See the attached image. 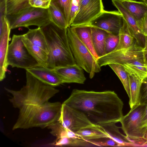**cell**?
Returning a JSON list of instances; mask_svg holds the SVG:
<instances>
[{
    "mask_svg": "<svg viewBox=\"0 0 147 147\" xmlns=\"http://www.w3.org/2000/svg\"><path fill=\"white\" fill-rule=\"evenodd\" d=\"M25 85L20 90L8 89L13 106L19 110L12 130L33 127L44 128L58 121L62 104L49 100L59 92L54 87L40 81L30 74L26 76Z\"/></svg>",
    "mask_w": 147,
    "mask_h": 147,
    "instance_id": "cell-1",
    "label": "cell"
},
{
    "mask_svg": "<svg viewBox=\"0 0 147 147\" xmlns=\"http://www.w3.org/2000/svg\"><path fill=\"white\" fill-rule=\"evenodd\" d=\"M84 113L93 123L102 126L119 122L123 102L114 91L73 89L63 103Z\"/></svg>",
    "mask_w": 147,
    "mask_h": 147,
    "instance_id": "cell-2",
    "label": "cell"
},
{
    "mask_svg": "<svg viewBox=\"0 0 147 147\" xmlns=\"http://www.w3.org/2000/svg\"><path fill=\"white\" fill-rule=\"evenodd\" d=\"M41 28L49 49L47 67L53 69L76 64L69 47L67 28L59 27L51 22Z\"/></svg>",
    "mask_w": 147,
    "mask_h": 147,
    "instance_id": "cell-3",
    "label": "cell"
},
{
    "mask_svg": "<svg viewBox=\"0 0 147 147\" xmlns=\"http://www.w3.org/2000/svg\"><path fill=\"white\" fill-rule=\"evenodd\" d=\"M144 48L136 41L130 47L112 51L99 57L97 62L101 67L110 64L123 66L129 74H134L143 80L147 77V62Z\"/></svg>",
    "mask_w": 147,
    "mask_h": 147,
    "instance_id": "cell-4",
    "label": "cell"
},
{
    "mask_svg": "<svg viewBox=\"0 0 147 147\" xmlns=\"http://www.w3.org/2000/svg\"><path fill=\"white\" fill-rule=\"evenodd\" d=\"M67 34L70 49L76 63L89 74L90 78H92L95 73L101 70L97 59L71 27L67 28Z\"/></svg>",
    "mask_w": 147,
    "mask_h": 147,
    "instance_id": "cell-5",
    "label": "cell"
},
{
    "mask_svg": "<svg viewBox=\"0 0 147 147\" xmlns=\"http://www.w3.org/2000/svg\"><path fill=\"white\" fill-rule=\"evenodd\" d=\"M146 105L140 104L135 105L119 122L121 125L120 128L135 145L144 146L145 142L144 136L146 127H142L141 119Z\"/></svg>",
    "mask_w": 147,
    "mask_h": 147,
    "instance_id": "cell-6",
    "label": "cell"
},
{
    "mask_svg": "<svg viewBox=\"0 0 147 147\" xmlns=\"http://www.w3.org/2000/svg\"><path fill=\"white\" fill-rule=\"evenodd\" d=\"M22 34H13L12 36L8 47L7 55L8 66L26 70L40 66L29 53L22 40Z\"/></svg>",
    "mask_w": 147,
    "mask_h": 147,
    "instance_id": "cell-7",
    "label": "cell"
},
{
    "mask_svg": "<svg viewBox=\"0 0 147 147\" xmlns=\"http://www.w3.org/2000/svg\"><path fill=\"white\" fill-rule=\"evenodd\" d=\"M6 17L11 30L20 27L29 29L31 26L41 28L51 22L48 9L32 6L21 13Z\"/></svg>",
    "mask_w": 147,
    "mask_h": 147,
    "instance_id": "cell-8",
    "label": "cell"
},
{
    "mask_svg": "<svg viewBox=\"0 0 147 147\" xmlns=\"http://www.w3.org/2000/svg\"><path fill=\"white\" fill-rule=\"evenodd\" d=\"M58 121L64 128L75 133L83 129L101 126L93 123L82 112L63 103Z\"/></svg>",
    "mask_w": 147,
    "mask_h": 147,
    "instance_id": "cell-9",
    "label": "cell"
},
{
    "mask_svg": "<svg viewBox=\"0 0 147 147\" xmlns=\"http://www.w3.org/2000/svg\"><path fill=\"white\" fill-rule=\"evenodd\" d=\"M123 21L122 14L118 10L109 11L104 10L95 19L84 25L100 28L110 33L119 35Z\"/></svg>",
    "mask_w": 147,
    "mask_h": 147,
    "instance_id": "cell-10",
    "label": "cell"
},
{
    "mask_svg": "<svg viewBox=\"0 0 147 147\" xmlns=\"http://www.w3.org/2000/svg\"><path fill=\"white\" fill-rule=\"evenodd\" d=\"M104 10L102 0H81L78 11L70 27L86 25Z\"/></svg>",
    "mask_w": 147,
    "mask_h": 147,
    "instance_id": "cell-11",
    "label": "cell"
},
{
    "mask_svg": "<svg viewBox=\"0 0 147 147\" xmlns=\"http://www.w3.org/2000/svg\"><path fill=\"white\" fill-rule=\"evenodd\" d=\"M11 29L6 17L0 22V81L5 77L8 65L7 55Z\"/></svg>",
    "mask_w": 147,
    "mask_h": 147,
    "instance_id": "cell-12",
    "label": "cell"
},
{
    "mask_svg": "<svg viewBox=\"0 0 147 147\" xmlns=\"http://www.w3.org/2000/svg\"><path fill=\"white\" fill-rule=\"evenodd\" d=\"M112 2L122 14L128 29L137 42L144 48L146 37L142 33L135 20L122 5L120 0H112Z\"/></svg>",
    "mask_w": 147,
    "mask_h": 147,
    "instance_id": "cell-13",
    "label": "cell"
},
{
    "mask_svg": "<svg viewBox=\"0 0 147 147\" xmlns=\"http://www.w3.org/2000/svg\"><path fill=\"white\" fill-rule=\"evenodd\" d=\"M52 69L61 77L63 83L84 84L86 80L83 69L77 64Z\"/></svg>",
    "mask_w": 147,
    "mask_h": 147,
    "instance_id": "cell-14",
    "label": "cell"
},
{
    "mask_svg": "<svg viewBox=\"0 0 147 147\" xmlns=\"http://www.w3.org/2000/svg\"><path fill=\"white\" fill-rule=\"evenodd\" d=\"M26 70L40 81L49 85L55 87L63 84L61 77L52 69L39 66Z\"/></svg>",
    "mask_w": 147,
    "mask_h": 147,
    "instance_id": "cell-15",
    "label": "cell"
},
{
    "mask_svg": "<svg viewBox=\"0 0 147 147\" xmlns=\"http://www.w3.org/2000/svg\"><path fill=\"white\" fill-rule=\"evenodd\" d=\"M120 0L122 5L130 13L137 24L147 13V5L144 1Z\"/></svg>",
    "mask_w": 147,
    "mask_h": 147,
    "instance_id": "cell-16",
    "label": "cell"
},
{
    "mask_svg": "<svg viewBox=\"0 0 147 147\" xmlns=\"http://www.w3.org/2000/svg\"><path fill=\"white\" fill-rule=\"evenodd\" d=\"M71 28L74 29L80 40L97 60L98 57L95 52L93 46L91 27L87 25H83Z\"/></svg>",
    "mask_w": 147,
    "mask_h": 147,
    "instance_id": "cell-17",
    "label": "cell"
},
{
    "mask_svg": "<svg viewBox=\"0 0 147 147\" xmlns=\"http://www.w3.org/2000/svg\"><path fill=\"white\" fill-rule=\"evenodd\" d=\"M23 36L33 44L39 47L48 55L49 49L45 35L41 28L29 29Z\"/></svg>",
    "mask_w": 147,
    "mask_h": 147,
    "instance_id": "cell-18",
    "label": "cell"
},
{
    "mask_svg": "<svg viewBox=\"0 0 147 147\" xmlns=\"http://www.w3.org/2000/svg\"><path fill=\"white\" fill-rule=\"evenodd\" d=\"M91 27L93 43L98 57L105 55V41L109 32L100 29Z\"/></svg>",
    "mask_w": 147,
    "mask_h": 147,
    "instance_id": "cell-19",
    "label": "cell"
},
{
    "mask_svg": "<svg viewBox=\"0 0 147 147\" xmlns=\"http://www.w3.org/2000/svg\"><path fill=\"white\" fill-rule=\"evenodd\" d=\"M113 123L102 126L109 134L111 139L117 142L119 146H134L135 144L126 136L121 134L119 127Z\"/></svg>",
    "mask_w": 147,
    "mask_h": 147,
    "instance_id": "cell-20",
    "label": "cell"
},
{
    "mask_svg": "<svg viewBox=\"0 0 147 147\" xmlns=\"http://www.w3.org/2000/svg\"><path fill=\"white\" fill-rule=\"evenodd\" d=\"M128 76L130 90L129 104L131 109L138 104L140 89L143 80L134 74H128Z\"/></svg>",
    "mask_w": 147,
    "mask_h": 147,
    "instance_id": "cell-21",
    "label": "cell"
},
{
    "mask_svg": "<svg viewBox=\"0 0 147 147\" xmlns=\"http://www.w3.org/2000/svg\"><path fill=\"white\" fill-rule=\"evenodd\" d=\"M79 138L87 141L110 138L109 134L102 127L83 129L76 132Z\"/></svg>",
    "mask_w": 147,
    "mask_h": 147,
    "instance_id": "cell-22",
    "label": "cell"
},
{
    "mask_svg": "<svg viewBox=\"0 0 147 147\" xmlns=\"http://www.w3.org/2000/svg\"><path fill=\"white\" fill-rule=\"evenodd\" d=\"M22 40L30 54L40 66L47 67L48 55L43 50L33 44L23 35Z\"/></svg>",
    "mask_w": 147,
    "mask_h": 147,
    "instance_id": "cell-23",
    "label": "cell"
},
{
    "mask_svg": "<svg viewBox=\"0 0 147 147\" xmlns=\"http://www.w3.org/2000/svg\"><path fill=\"white\" fill-rule=\"evenodd\" d=\"M30 0H5L7 16L15 15L24 11L32 7Z\"/></svg>",
    "mask_w": 147,
    "mask_h": 147,
    "instance_id": "cell-24",
    "label": "cell"
},
{
    "mask_svg": "<svg viewBox=\"0 0 147 147\" xmlns=\"http://www.w3.org/2000/svg\"><path fill=\"white\" fill-rule=\"evenodd\" d=\"M119 35V42L117 46L114 51L127 49L131 46L136 41L124 20L123 25Z\"/></svg>",
    "mask_w": 147,
    "mask_h": 147,
    "instance_id": "cell-25",
    "label": "cell"
},
{
    "mask_svg": "<svg viewBox=\"0 0 147 147\" xmlns=\"http://www.w3.org/2000/svg\"><path fill=\"white\" fill-rule=\"evenodd\" d=\"M52 145L60 146H95L87 140L80 138H70L66 137L56 138Z\"/></svg>",
    "mask_w": 147,
    "mask_h": 147,
    "instance_id": "cell-26",
    "label": "cell"
},
{
    "mask_svg": "<svg viewBox=\"0 0 147 147\" xmlns=\"http://www.w3.org/2000/svg\"><path fill=\"white\" fill-rule=\"evenodd\" d=\"M48 11L51 21L59 27L67 28V26L64 16L57 5L51 1Z\"/></svg>",
    "mask_w": 147,
    "mask_h": 147,
    "instance_id": "cell-27",
    "label": "cell"
},
{
    "mask_svg": "<svg viewBox=\"0 0 147 147\" xmlns=\"http://www.w3.org/2000/svg\"><path fill=\"white\" fill-rule=\"evenodd\" d=\"M118 77L129 96L130 97V90L128 74L122 65L116 64L108 65Z\"/></svg>",
    "mask_w": 147,
    "mask_h": 147,
    "instance_id": "cell-28",
    "label": "cell"
},
{
    "mask_svg": "<svg viewBox=\"0 0 147 147\" xmlns=\"http://www.w3.org/2000/svg\"><path fill=\"white\" fill-rule=\"evenodd\" d=\"M72 0H52L63 13L66 22L67 28L70 27L71 23L70 12Z\"/></svg>",
    "mask_w": 147,
    "mask_h": 147,
    "instance_id": "cell-29",
    "label": "cell"
},
{
    "mask_svg": "<svg viewBox=\"0 0 147 147\" xmlns=\"http://www.w3.org/2000/svg\"><path fill=\"white\" fill-rule=\"evenodd\" d=\"M119 41V35L109 33L105 41V55L113 51L118 45Z\"/></svg>",
    "mask_w": 147,
    "mask_h": 147,
    "instance_id": "cell-30",
    "label": "cell"
},
{
    "mask_svg": "<svg viewBox=\"0 0 147 147\" xmlns=\"http://www.w3.org/2000/svg\"><path fill=\"white\" fill-rule=\"evenodd\" d=\"M87 141L95 146H119L117 142L110 138H103Z\"/></svg>",
    "mask_w": 147,
    "mask_h": 147,
    "instance_id": "cell-31",
    "label": "cell"
},
{
    "mask_svg": "<svg viewBox=\"0 0 147 147\" xmlns=\"http://www.w3.org/2000/svg\"><path fill=\"white\" fill-rule=\"evenodd\" d=\"M138 104H147V77L144 79L141 86Z\"/></svg>",
    "mask_w": 147,
    "mask_h": 147,
    "instance_id": "cell-32",
    "label": "cell"
},
{
    "mask_svg": "<svg viewBox=\"0 0 147 147\" xmlns=\"http://www.w3.org/2000/svg\"><path fill=\"white\" fill-rule=\"evenodd\" d=\"M52 0H30L29 4L33 7L48 9Z\"/></svg>",
    "mask_w": 147,
    "mask_h": 147,
    "instance_id": "cell-33",
    "label": "cell"
},
{
    "mask_svg": "<svg viewBox=\"0 0 147 147\" xmlns=\"http://www.w3.org/2000/svg\"><path fill=\"white\" fill-rule=\"evenodd\" d=\"M81 1V0H72V1L70 12V20L71 24L78 11Z\"/></svg>",
    "mask_w": 147,
    "mask_h": 147,
    "instance_id": "cell-34",
    "label": "cell"
},
{
    "mask_svg": "<svg viewBox=\"0 0 147 147\" xmlns=\"http://www.w3.org/2000/svg\"><path fill=\"white\" fill-rule=\"evenodd\" d=\"M138 24L142 34L145 37L147 36V13Z\"/></svg>",
    "mask_w": 147,
    "mask_h": 147,
    "instance_id": "cell-35",
    "label": "cell"
},
{
    "mask_svg": "<svg viewBox=\"0 0 147 147\" xmlns=\"http://www.w3.org/2000/svg\"><path fill=\"white\" fill-rule=\"evenodd\" d=\"M141 125L142 128L147 127V104L141 119Z\"/></svg>",
    "mask_w": 147,
    "mask_h": 147,
    "instance_id": "cell-36",
    "label": "cell"
},
{
    "mask_svg": "<svg viewBox=\"0 0 147 147\" xmlns=\"http://www.w3.org/2000/svg\"><path fill=\"white\" fill-rule=\"evenodd\" d=\"M144 48V54L147 62V36H146L145 44Z\"/></svg>",
    "mask_w": 147,
    "mask_h": 147,
    "instance_id": "cell-37",
    "label": "cell"
},
{
    "mask_svg": "<svg viewBox=\"0 0 147 147\" xmlns=\"http://www.w3.org/2000/svg\"><path fill=\"white\" fill-rule=\"evenodd\" d=\"M144 139L145 141V142L144 144V146H147V127H146L144 136Z\"/></svg>",
    "mask_w": 147,
    "mask_h": 147,
    "instance_id": "cell-38",
    "label": "cell"
},
{
    "mask_svg": "<svg viewBox=\"0 0 147 147\" xmlns=\"http://www.w3.org/2000/svg\"><path fill=\"white\" fill-rule=\"evenodd\" d=\"M147 5V1H144Z\"/></svg>",
    "mask_w": 147,
    "mask_h": 147,
    "instance_id": "cell-39",
    "label": "cell"
},
{
    "mask_svg": "<svg viewBox=\"0 0 147 147\" xmlns=\"http://www.w3.org/2000/svg\"><path fill=\"white\" fill-rule=\"evenodd\" d=\"M144 1H147V0H144Z\"/></svg>",
    "mask_w": 147,
    "mask_h": 147,
    "instance_id": "cell-40",
    "label": "cell"
}]
</instances>
